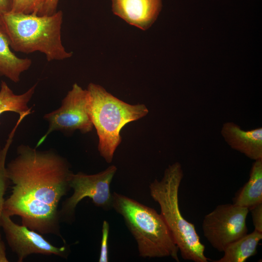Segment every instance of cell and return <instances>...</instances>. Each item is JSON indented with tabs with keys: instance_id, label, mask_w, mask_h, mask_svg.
<instances>
[{
	"instance_id": "obj_1",
	"label": "cell",
	"mask_w": 262,
	"mask_h": 262,
	"mask_svg": "<svg viewBox=\"0 0 262 262\" xmlns=\"http://www.w3.org/2000/svg\"><path fill=\"white\" fill-rule=\"evenodd\" d=\"M17 152L6 167L13 185L2 212L19 216L22 225L41 234L61 237L58 206L70 189L72 172L68 162L51 151H41L23 145Z\"/></svg>"
},
{
	"instance_id": "obj_2",
	"label": "cell",
	"mask_w": 262,
	"mask_h": 262,
	"mask_svg": "<svg viewBox=\"0 0 262 262\" xmlns=\"http://www.w3.org/2000/svg\"><path fill=\"white\" fill-rule=\"evenodd\" d=\"M63 14L59 10L51 15L9 12L0 16L1 26L9 38L11 49L30 53L39 51L48 61L71 57L61 39Z\"/></svg>"
},
{
	"instance_id": "obj_3",
	"label": "cell",
	"mask_w": 262,
	"mask_h": 262,
	"mask_svg": "<svg viewBox=\"0 0 262 262\" xmlns=\"http://www.w3.org/2000/svg\"><path fill=\"white\" fill-rule=\"evenodd\" d=\"M113 209L119 214L134 238L139 255L146 258L171 257L179 262L178 247L160 213L124 195L114 192Z\"/></svg>"
},
{
	"instance_id": "obj_4",
	"label": "cell",
	"mask_w": 262,
	"mask_h": 262,
	"mask_svg": "<svg viewBox=\"0 0 262 262\" xmlns=\"http://www.w3.org/2000/svg\"><path fill=\"white\" fill-rule=\"evenodd\" d=\"M183 177V172L180 163L169 165L160 180L155 179L150 183V195L159 204L160 214L182 258L194 262H207L205 246L200 241L195 225L183 217L180 209L179 191Z\"/></svg>"
},
{
	"instance_id": "obj_5",
	"label": "cell",
	"mask_w": 262,
	"mask_h": 262,
	"mask_svg": "<svg viewBox=\"0 0 262 262\" xmlns=\"http://www.w3.org/2000/svg\"><path fill=\"white\" fill-rule=\"evenodd\" d=\"M87 89L91 119L98 137V150L105 161L110 163L121 142V129L129 123L147 115L148 110L143 104L125 102L99 85L90 83Z\"/></svg>"
},
{
	"instance_id": "obj_6",
	"label": "cell",
	"mask_w": 262,
	"mask_h": 262,
	"mask_svg": "<svg viewBox=\"0 0 262 262\" xmlns=\"http://www.w3.org/2000/svg\"><path fill=\"white\" fill-rule=\"evenodd\" d=\"M116 171V166L112 165L95 174L72 173L69 185L73 193L63 203L60 211V217L68 222L73 221L77 205L85 197L89 198L96 206L104 210L113 209V194L110 187Z\"/></svg>"
},
{
	"instance_id": "obj_7",
	"label": "cell",
	"mask_w": 262,
	"mask_h": 262,
	"mask_svg": "<svg viewBox=\"0 0 262 262\" xmlns=\"http://www.w3.org/2000/svg\"><path fill=\"white\" fill-rule=\"evenodd\" d=\"M49 123L47 132L39 139L36 147L41 145L52 132H65L79 130L82 133L91 131L93 127L90 114V97L87 89L74 83L57 110L46 114Z\"/></svg>"
},
{
	"instance_id": "obj_8",
	"label": "cell",
	"mask_w": 262,
	"mask_h": 262,
	"mask_svg": "<svg viewBox=\"0 0 262 262\" xmlns=\"http://www.w3.org/2000/svg\"><path fill=\"white\" fill-rule=\"evenodd\" d=\"M249 209L233 203L220 204L204 217L202 229L205 238L216 250L223 252L232 242L247 233Z\"/></svg>"
},
{
	"instance_id": "obj_9",
	"label": "cell",
	"mask_w": 262,
	"mask_h": 262,
	"mask_svg": "<svg viewBox=\"0 0 262 262\" xmlns=\"http://www.w3.org/2000/svg\"><path fill=\"white\" fill-rule=\"evenodd\" d=\"M0 227L3 229L8 246L17 255L18 262H22L32 254L55 255L63 258L68 255L66 246H54L38 232L14 222L11 216L3 212L0 217Z\"/></svg>"
},
{
	"instance_id": "obj_10",
	"label": "cell",
	"mask_w": 262,
	"mask_h": 262,
	"mask_svg": "<svg viewBox=\"0 0 262 262\" xmlns=\"http://www.w3.org/2000/svg\"><path fill=\"white\" fill-rule=\"evenodd\" d=\"M111 0L115 15L143 30L152 25L162 7V0Z\"/></svg>"
},
{
	"instance_id": "obj_11",
	"label": "cell",
	"mask_w": 262,
	"mask_h": 262,
	"mask_svg": "<svg viewBox=\"0 0 262 262\" xmlns=\"http://www.w3.org/2000/svg\"><path fill=\"white\" fill-rule=\"evenodd\" d=\"M221 133L233 149L254 161L262 159V128L245 131L232 122L223 124Z\"/></svg>"
},
{
	"instance_id": "obj_12",
	"label": "cell",
	"mask_w": 262,
	"mask_h": 262,
	"mask_svg": "<svg viewBox=\"0 0 262 262\" xmlns=\"http://www.w3.org/2000/svg\"><path fill=\"white\" fill-rule=\"evenodd\" d=\"M32 64L31 59L19 58L11 50L9 38L0 24V76L17 82L22 73L29 69Z\"/></svg>"
},
{
	"instance_id": "obj_13",
	"label": "cell",
	"mask_w": 262,
	"mask_h": 262,
	"mask_svg": "<svg viewBox=\"0 0 262 262\" xmlns=\"http://www.w3.org/2000/svg\"><path fill=\"white\" fill-rule=\"evenodd\" d=\"M233 202L248 209L262 202V159L253 163L248 180L238 191Z\"/></svg>"
},
{
	"instance_id": "obj_14",
	"label": "cell",
	"mask_w": 262,
	"mask_h": 262,
	"mask_svg": "<svg viewBox=\"0 0 262 262\" xmlns=\"http://www.w3.org/2000/svg\"><path fill=\"white\" fill-rule=\"evenodd\" d=\"M262 233L254 230L229 244L223 251V257L214 262H245L257 253Z\"/></svg>"
},
{
	"instance_id": "obj_15",
	"label": "cell",
	"mask_w": 262,
	"mask_h": 262,
	"mask_svg": "<svg viewBox=\"0 0 262 262\" xmlns=\"http://www.w3.org/2000/svg\"><path fill=\"white\" fill-rule=\"evenodd\" d=\"M37 83L24 93L16 95L4 81H2L0 89V115L6 112H13L19 116L31 112L28 103L34 93Z\"/></svg>"
},
{
	"instance_id": "obj_16",
	"label": "cell",
	"mask_w": 262,
	"mask_h": 262,
	"mask_svg": "<svg viewBox=\"0 0 262 262\" xmlns=\"http://www.w3.org/2000/svg\"><path fill=\"white\" fill-rule=\"evenodd\" d=\"M24 118L25 116L24 115L19 116L18 120L9 135L5 145L2 149L0 150V220L5 201L4 196L10 182V180L7 175L6 169L5 165L7 154L13 140L16 131ZM0 240L1 239L0 232Z\"/></svg>"
},
{
	"instance_id": "obj_17",
	"label": "cell",
	"mask_w": 262,
	"mask_h": 262,
	"mask_svg": "<svg viewBox=\"0 0 262 262\" xmlns=\"http://www.w3.org/2000/svg\"><path fill=\"white\" fill-rule=\"evenodd\" d=\"M47 0H12L11 12L41 16Z\"/></svg>"
},
{
	"instance_id": "obj_18",
	"label": "cell",
	"mask_w": 262,
	"mask_h": 262,
	"mask_svg": "<svg viewBox=\"0 0 262 262\" xmlns=\"http://www.w3.org/2000/svg\"><path fill=\"white\" fill-rule=\"evenodd\" d=\"M101 239L100 242L99 262H109L108 240L109 234V224L108 221H103L101 230Z\"/></svg>"
},
{
	"instance_id": "obj_19",
	"label": "cell",
	"mask_w": 262,
	"mask_h": 262,
	"mask_svg": "<svg viewBox=\"0 0 262 262\" xmlns=\"http://www.w3.org/2000/svg\"><path fill=\"white\" fill-rule=\"evenodd\" d=\"M254 230L262 233V202L249 209Z\"/></svg>"
},
{
	"instance_id": "obj_20",
	"label": "cell",
	"mask_w": 262,
	"mask_h": 262,
	"mask_svg": "<svg viewBox=\"0 0 262 262\" xmlns=\"http://www.w3.org/2000/svg\"><path fill=\"white\" fill-rule=\"evenodd\" d=\"M59 0H47L42 15H51L56 12Z\"/></svg>"
},
{
	"instance_id": "obj_21",
	"label": "cell",
	"mask_w": 262,
	"mask_h": 262,
	"mask_svg": "<svg viewBox=\"0 0 262 262\" xmlns=\"http://www.w3.org/2000/svg\"><path fill=\"white\" fill-rule=\"evenodd\" d=\"M12 8V0H0V17L10 12Z\"/></svg>"
},
{
	"instance_id": "obj_22",
	"label": "cell",
	"mask_w": 262,
	"mask_h": 262,
	"mask_svg": "<svg viewBox=\"0 0 262 262\" xmlns=\"http://www.w3.org/2000/svg\"><path fill=\"white\" fill-rule=\"evenodd\" d=\"M6 257V247L4 243L2 240H0V262H8Z\"/></svg>"
},
{
	"instance_id": "obj_23",
	"label": "cell",
	"mask_w": 262,
	"mask_h": 262,
	"mask_svg": "<svg viewBox=\"0 0 262 262\" xmlns=\"http://www.w3.org/2000/svg\"><path fill=\"white\" fill-rule=\"evenodd\" d=\"M1 19H0V24L1 25Z\"/></svg>"
}]
</instances>
